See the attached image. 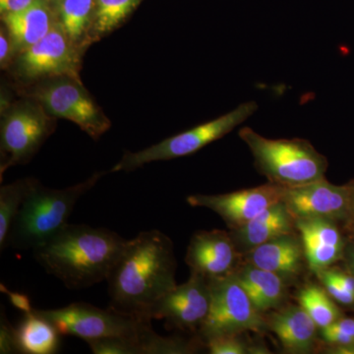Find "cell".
Wrapping results in <instances>:
<instances>
[{"mask_svg":"<svg viewBox=\"0 0 354 354\" xmlns=\"http://www.w3.org/2000/svg\"><path fill=\"white\" fill-rule=\"evenodd\" d=\"M171 239L160 230L140 232L125 243L106 281L109 308L139 318L177 286Z\"/></svg>","mask_w":354,"mask_h":354,"instance_id":"obj_1","label":"cell"},{"mask_svg":"<svg viewBox=\"0 0 354 354\" xmlns=\"http://www.w3.org/2000/svg\"><path fill=\"white\" fill-rule=\"evenodd\" d=\"M127 241L108 228L68 223L32 254L48 274L79 290L106 281Z\"/></svg>","mask_w":354,"mask_h":354,"instance_id":"obj_2","label":"cell"},{"mask_svg":"<svg viewBox=\"0 0 354 354\" xmlns=\"http://www.w3.org/2000/svg\"><path fill=\"white\" fill-rule=\"evenodd\" d=\"M102 174L64 189H53L32 179L20 212L14 221L6 248L34 250L68 225L77 202L94 187Z\"/></svg>","mask_w":354,"mask_h":354,"instance_id":"obj_3","label":"cell"},{"mask_svg":"<svg viewBox=\"0 0 354 354\" xmlns=\"http://www.w3.org/2000/svg\"><path fill=\"white\" fill-rule=\"evenodd\" d=\"M239 137L250 149L257 171L269 183L283 188L297 187L325 178L327 158L304 139H269L251 128Z\"/></svg>","mask_w":354,"mask_h":354,"instance_id":"obj_4","label":"cell"},{"mask_svg":"<svg viewBox=\"0 0 354 354\" xmlns=\"http://www.w3.org/2000/svg\"><path fill=\"white\" fill-rule=\"evenodd\" d=\"M35 311L50 321L60 335H74L84 341L102 337H122L139 344L140 353L148 354L156 332L151 320L102 309L86 302H74L62 308Z\"/></svg>","mask_w":354,"mask_h":354,"instance_id":"obj_5","label":"cell"},{"mask_svg":"<svg viewBox=\"0 0 354 354\" xmlns=\"http://www.w3.org/2000/svg\"><path fill=\"white\" fill-rule=\"evenodd\" d=\"M258 109L257 102H247L239 104L234 111L180 133L174 137L165 139L155 145L148 147L138 152L124 153L120 162L111 171H130L150 162L174 160L185 157L201 150L205 146L232 132L247 118H250Z\"/></svg>","mask_w":354,"mask_h":354,"instance_id":"obj_6","label":"cell"},{"mask_svg":"<svg viewBox=\"0 0 354 354\" xmlns=\"http://www.w3.org/2000/svg\"><path fill=\"white\" fill-rule=\"evenodd\" d=\"M209 283L211 306L197 334L203 342L216 335L268 330L265 315L255 308L234 274L209 279Z\"/></svg>","mask_w":354,"mask_h":354,"instance_id":"obj_7","label":"cell"},{"mask_svg":"<svg viewBox=\"0 0 354 354\" xmlns=\"http://www.w3.org/2000/svg\"><path fill=\"white\" fill-rule=\"evenodd\" d=\"M37 97L48 113L72 121L92 138L99 139L111 127L109 118L76 79L59 77L39 88Z\"/></svg>","mask_w":354,"mask_h":354,"instance_id":"obj_8","label":"cell"},{"mask_svg":"<svg viewBox=\"0 0 354 354\" xmlns=\"http://www.w3.org/2000/svg\"><path fill=\"white\" fill-rule=\"evenodd\" d=\"M211 306L209 279L191 272L190 278L160 298L147 313L149 320H164L167 328L199 332Z\"/></svg>","mask_w":354,"mask_h":354,"instance_id":"obj_9","label":"cell"},{"mask_svg":"<svg viewBox=\"0 0 354 354\" xmlns=\"http://www.w3.org/2000/svg\"><path fill=\"white\" fill-rule=\"evenodd\" d=\"M281 201L295 220L326 218L348 221L353 208V189L351 184L335 185L322 178L297 187L283 188Z\"/></svg>","mask_w":354,"mask_h":354,"instance_id":"obj_10","label":"cell"},{"mask_svg":"<svg viewBox=\"0 0 354 354\" xmlns=\"http://www.w3.org/2000/svg\"><path fill=\"white\" fill-rule=\"evenodd\" d=\"M50 123L41 109L20 104L6 114L1 123V174L9 167L28 162L50 133Z\"/></svg>","mask_w":354,"mask_h":354,"instance_id":"obj_11","label":"cell"},{"mask_svg":"<svg viewBox=\"0 0 354 354\" xmlns=\"http://www.w3.org/2000/svg\"><path fill=\"white\" fill-rule=\"evenodd\" d=\"M79 57L75 44L62 25L55 24L38 43L22 51L18 70L25 78L70 77L79 80Z\"/></svg>","mask_w":354,"mask_h":354,"instance_id":"obj_12","label":"cell"},{"mask_svg":"<svg viewBox=\"0 0 354 354\" xmlns=\"http://www.w3.org/2000/svg\"><path fill=\"white\" fill-rule=\"evenodd\" d=\"M283 187L271 183L225 194H193L186 201L192 207L215 212L230 230H237L266 209L283 199Z\"/></svg>","mask_w":354,"mask_h":354,"instance_id":"obj_13","label":"cell"},{"mask_svg":"<svg viewBox=\"0 0 354 354\" xmlns=\"http://www.w3.org/2000/svg\"><path fill=\"white\" fill-rule=\"evenodd\" d=\"M185 262L191 272L208 279L223 278L236 272L243 264L230 232L225 230H201L193 234L186 251Z\"/></svg>","mask_w":354,"mask_h":354,"instance_id":"obj_14","label":"cell"},{"mask_svg":"<svg viewBox=\"0 0 354 354\" xmlns=\"http://www.w3.org/2000/svg\"><path fill=\"white\" fill-rule=\"evenodd\" d=\"M337 223L326 218L295 220V227L304 243L307 268L313 274L344 259L346 242Z\"/></svg>","mask_w":354,"mask_h":354,"instance_id":"obj_15","label":"cell"},{"mask_svg":"<svg viewBox=\"0 0 354 354\" xmlns=\"http://www.w3.org/2000/svg\"><path fill=\"white\" fill-rule=\"evenodd\" d=\"M244 262L274 272L288 285L307 267L304 243L297 230L261 244L243 255Z\"/></svg>","mask_w":354,"mask_h":354,"instance_id":"obj_16","label":"cell"},{"mask_svg":"<svg viewBox=\"0 0 354 354\" xmlns=\"http://www.w3.org/2000/svg\"><path fill=\"white\" fill-rule=\"evenodd\" d=\"M266 326L278 337L286 353H312L318 344L319 329L300 305H283L265 315Z\"/></svg>","mask_w":354,"mask_h":354,"instance_id":"obj_17","label":"cell"},{"mask_svg":"<svg viewBox=\"0 0 354 354\" xmlns=\"http://www.w3.org/2000/svg\"><path fill=\"white\" fill-rule=\"evenodd\" d=\"M297 232L295 220L283 201L272 205L237 230H230L239 252L244 254L281 235Z\"/></svg>","mask_w":354,"mask_h":354,"instance_id":"obj_18","label":"cell"},{"mask_svg":"<svg viewBox=\"0 0 354 354\" xmlns=\"http://www.w3.org/2000/svg\"><path fill=\"white\" fill-rule=\"evenodd\" d=\"M234 274L255 308L263 315L285 305L290 285L278 274L244 261Z\"/></svg>","mask_w":354,"mask_h":354,"instance_id":"obj_19","label":"cell"},{"mask_svg":"<svg viewBox=\"0 0 354 354\" xmlns=\"http://www.w3.org/2000/svg\"><path fill=\"white\" fill-rule=\"evenodd\" d=\"M2 20L14 48L21 53L38 43L55 25L44 0H35L31 6L17 12L4 14Z\"/></svg>","mask_w":354,"mask_h":354,"instance_id":"obj_20","label":"cell"},{"mask_svg":"<svg viewBox=\"0 0 354 354\" xmlns=\"http://www.w3.org/2000/svg\"><path fill=\"white\" fill-rule=\"evenodd\" d=\"M57 328L39 315L35 309L27 312L16 328L18 351L27 354H53L59 346Z\"/></svg>","mask_w":354,"mask_h":354,"instance_id":"obj_21","label":"cell"},{"mask_svg":"<svg viewBox=\"0 0 354 354\" xmlns=\"http://www.w3.org/2000/svg\"><path fill=\"white\" fill-rule=\"evenodd\" d=\"M297 299L298 305L308 313L319 330L329 327L344 317L339 307L321 283H309L302 286Z\"/></svg>","mask_w":354,"mask_h":354,"instance_id":"obj_22","label":"cell"},{"mask_svg":"<svg viewBox=\"0 0 354 354\" xmlns=\"http://www.w3.org/2000/svg\"><path fill=\"white\" fill-rule=\"evenodd\" d=\"M32 179L26 178L0 188V250L6 249L7 239L16 216L30 187Z\"/></svg>","mask_w":354,"mask_h":354,"instance_id":"obj_23","label":"cell"},{"mask_svg":"<svg viewBox=\"0 0 354 354\" xmlns=\"http://www.w3.org/2000/svg\"><path fill=\"white\" fill-rule=\"evenodd\" d=\"M95 11V0H62L60 25L74 44L80 43L88 34Z\"/></svg>","mask_w":354,"mask_h":354,"instance_id":"obj_24","label":"cell"},{"mask_svg":"<svg viewBox=\"0 0 354 354\" xmlns=\"http://www.w3.org/2000/svg\"><path fill=\"white\" fill-rule=\"evenodd\" d=\"M142 0H95L93 36L99 38L118 27Z\"/></svg>","mask_w":354,"mask_h":354,"instance_id":"obj_25","label":"cell"},{"mask_svg":"<svg viewBox=\"0 0 354 354\" xmlns=\"http://www.w3.org/2000/svg\"><path fill=\"white\" fill-rule=\"evenodd\" d=\"M319 337L330 353L354 354V318L341 319L319 330Z\"/></svg>","mask_w":354,"mask_h":354,"instance_id":"obj_26","label":"cell"},{"mask_svg":"<svg viewBox=\"0 0 354 354\" xmlns=\"http://www.w3.org/2000/svg\"><path fill=\"white\" fill-rule=\"evenodd\" d=\"M205 348L211 354L270 353L262 346H249L239 335H223L204 341Z\"/></svg>","mask_w":354,"mask_h":354,"instance_id":"obj_27","label":"cell"},{"mask_svg":"<svg viewBox=\"0 0 354 354\" xmlns=\"http://www.w3.org/2000/svg\"><path fill=\"white\" fill-rule=\"evenodd\" d=\"M315 274L321 285L324 286V288L327 290V292L329 293L335 302L344 305V306H353L354 305V295L344 290L325 269L316 272Z\"/></svg>","mask_w":354,"mask_h":354,"instance_id":"obj_28","label":"cell"},{"mask_svg":"<svg viewBox=\"0 0 354 354\" xmlns=\"http://www.w3.org/2000/svg\"><path fill=\"white\" fill-rule=\"evenodd\" d=\"M0 353H19L17 346V337H16V328L7 321L3 311L1 312V320H0Z\"/></svg>","mask_w":354,"mask_h":354,"instance_id":"obj_29","label":"cell"},{"mask_svg":"<svg viewBox=\"0 0 354 354\" xmlns=\"http://www.w3.org/2000/svg\"><path fill=\"white\" fill-rule=\"evenodd\" d=\"M8 32L1 31L0 34V62L1 66H6L10 59L11 53H12V46L14 44L11 41L10 36L8 37Z\"/></svg>","mask_w":354,"mask_h":354,"instance_id":"obj_30","label":"cell"},{"mask_svg":"<svg viewBox=\"0 0 354 354\" xmlns=\"http://www.w3.org/2000/svg\"><path fill=\"white\" fill-rule=\"evenodd\" d=\"M35 0H0V11L2 15L17 12L31 6Z\"/></svg>","mask_w":354,"mask_h":354,"instance_id":"obj_31","label":"cell"},{"mask_svg":"<svg viewBox=\"0 0 354 354\" xmlns=\"http://www.w3.org/2000/svg\"><path fill=\"white\" fill-rule=\"evenodd\" d=\"M2 290L6 291L7 295H8L9 299H10L11 304L14 305V306L17 307L18 309H20L21 311L24 312V313H27V312L32 311V309L31 306V304H30L29 297L25 295H21V293L11 292V291H8L6 288H2Z\"/></svg>","mask_w":354,"mask_h":354,"instance_id":"obj_32","label":"cell"},{"mask_svg":"<svg viewBox=\"0 0 354 354\" xmlns=\"http://www.w3.org/2000/svg\"><path fill=\"white\" fill-rule=\"evenodd\" d=\"M344 260L346 261V269L354 276V243L346 245Z\"/></svg>","mask_w":354,"mask_h":354,"instance_id":"obj_33","label":"cell"},{"mask_svg":"<svg viewBox=\"0 0 354 354\" xmlns=\"http://www.w3.org/2000/svg\"><path fill=\"white\" fill-rule=\"evenodd\" d=\"M348 221H351V227H353V234H354V203H353V212H351V216H349Z\"/></svg>","mask_w":354,"mask_h":354,"instance_id":"obj_34","label":"cell"},{"mask_svg":"<svg viewBox=\"0 0 354 354\" xmlns=\"http://www.w3.org/2000/svg\"><path fill=\"white\" fill-rule=\"evenodd\" d=\"M351 187H353V203H354V183H351Z\"/></svg>","mask_w":354,"mask_h":354,"instance_id":"obj_35","label":"cell"}]
</instances>
